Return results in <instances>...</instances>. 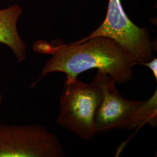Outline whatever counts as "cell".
<instances>
[{
    "label": "cell",
    "mask_w": 157,
    "mask_h": 157,
    "mask_svg": "<svg viewBox=\"0 0 157 157\" xmlns=\"http://www.w3.org/2000/svg\"><path fill=\"white\" fill-rule=\"evenodd\" d=\"M52 56L41 70L40 80L48 73L66 74L65 83L75 80L80 73L97 69L110 76L118 83L129 82L133 76L135 62L113 40L104 36L82 42L54 45Z\"/></svg>",
    "instance_id": "cell-1"
},
{
    "label": "cell",
    "mask_w": 157,
    "mask_h": 157,
    "mask_svg": "<svg viewBox=\"0 0 157 157\" xmlns=\"http://www.w3.org/2000/svg\"><path fill=\"white\" fill-rule=\"evenodd\" d=\"M98 36L107 37L115 41L136 65L148 62L153 58L154 45L148 30L139 27L129 19L121 0H108L104 22L87 37L77 42Z\"/></svg>",
    "instance_id": "cell-4"
},
{
    "label": "cell",
    "mask_w": 157,
    "mask_h": 157,
    "mask_svg": "<svg viewBox=\"0 0 157 157\" xmlns=\"http://www.w3.org/2000/svg\"><path fill=\"white\" fill-rule=\"evenodd\" d=\"M140 65L145 66L148 67L152 71L154 78H155V81H157V58L153 57L148 62L141 63Z\"/></svg>",
    "instance_id": "cell-8"
},
{
    "label": "cell",
    "mask_w": 157,
    "mask_h": 157,
    "mask_svg": "<svg viewBox=\"0 0 157 157\" xmlns=\"http://www.w3.org/2000/svg\"><path fill=\"white\" fill-rule=\"evenodd\" d=\"M2 100H3V97H2V93H1V86H0V107L2 104Z\"/></svg>",
    "instance_id": "cell-9"
},
{
    "label": "cell",
    "mask_w": 157,
    "mask_h": 157,
    "mask_svg": "<svg viewBox=\"0 0 157 157\" xmlns=\"http://www.w3.org/2000/svg\"><path fill=\"white\" fill-rule=\"evenodd\" d=\"M102 97L101 87L93 82L86 84L77 78L65 83L57 124L83 139L90 140L95 133L94 119Z\"/></svg>",
    "instance_id": "cell-3"
},
{
    "label": "cell",
    "mask_w": 157,
    "mask_h": 157,
    "mask_svg": "<svg viewBox=\"0 0 157 157\" xmlns=\"http://www.w3.org/2000/svg\"><path fill=\"white\" fill-rule=\"evenodd\" d=\"M54 45L43 40H39L35 42L33 45L34 50L40 54H50L53 51Z\"/></svg>",
    "instance_id": "cell-7"
},
{
    "label": "cell",
    "mask_w": 157,
    "mask_h": 157,
    "mask_svg": "<svg viewBox=\"0 0 157 157\" xmlns=\"http://www.w3.org/2000/svg\"><path fill=\"white\" fill-rule=\"evenodd\" d=\"M58 137L43 126L0 124V157H63Z\"/></svg>",
    "instance_id": "cell-5"
},
{
    "label": "cell",
    "mask_w": 157,
    "mask_h": 157,
    "mask_svg": "<svg viewBox=\"0 0 157 157\" xmlns=\"http://www.w3.org/2000/svg\"><path fill=\"white\" fill-rule=\"evenodd\" d=\"M92 82L102 90L94 119L95 133L112 129H133L145 124L157 126V90L147 101L129 100L119 93L117 82L107 74L98 71Z\"/></svg>",
    "instance_id": "cell-2"
},
{
    "label": "cell",
    "mask_w": 157,
    "mask_h": 157,
    "mask_svg": "<svg viewBox=\"0 0 157 157\" xmlns=\"http://www.w3.org/2000/svg\"><path fill=\"white\" fill-rule=\"evenodd\" d=\"M23 12L22 8L17 4L0 10V43L11 48L19 62H23L26 57L27 46L17 29V21Z\"/></svg>",
    "instance_id": "cell-6"
}]
</instances>
